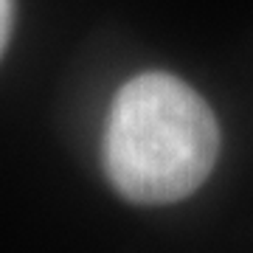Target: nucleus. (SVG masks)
<instances>
[{
	"instance_id": "2",
	"label": "nucleus",
	"mask_w": 253,
	"mask_h": 253,
	"mask_svg": "<svg viewBox=\"0 0 253 253\" xmlns=\"http://www.w3.org/2000/svg\"><path fill=\"white\" fill-rule=\"evenodd\" d=\"M11 20H14V0H0V56L6 51V42H9Z\"/></svg>"
},
{
	"instance_id": "1",
	"label": "nucleus",
	"mask_w": 253,
	"mask_h": 253,
	"mask_svg": "<svg viewBox=\"0 0 253 253\" xmlns=\"http://www.w3.org/2000/svg\"><path fill=\"white\" fill-rule=\"evenodd\" d=\"M217 158V116L189 82L146 71L121 84L107 113L101 161L126 203H180L208 180Z\"/></svg>"
}]
</instances>
